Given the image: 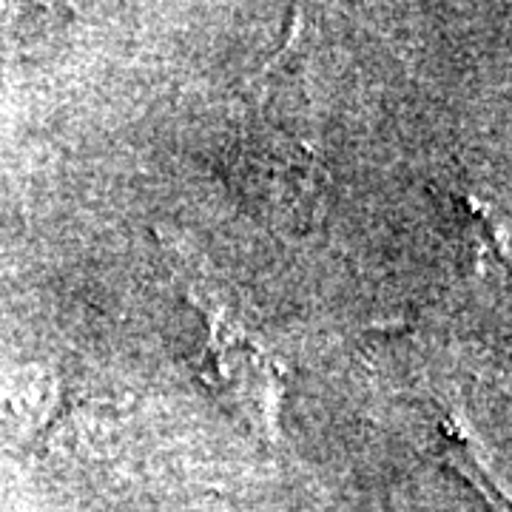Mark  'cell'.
<instances>
[{"instance_id": "obj_1", "label": "cell", "mask_w": 512, "mask_h": 512, "mask_svg": "<svg viewBox=\"0 0 512 512\" xmlns=\"http://www.w3.org/2000/svg\"><path fill=\"white\" fill-rule=\"evenodd\" d=\"M194 305L205 316V339L197 359L202 384L254 436L276 444L282 436V399L288 387L282 359L231 319L225 308L205 299H194Z\"/></svg>"}, {"instance_id": "obj_2", "label": "cell", "mask_w": 512, "mask_h": 512, "mask_svg": "<svg viewBox=\"0 0 512 512\" xmlns=\"http://www.w3.org/2000/svg\"><path fill=\"white\" fill-rule=\"evenodd\" d=\"M222 174L242 205L282 231H308L328 197L322 160L285 134H245L228 148Z\"/></svg>"}, {"instance_id": "obj_3", "label": "cell", "mask_w": 512, "mask_h": 512, "mask_svg": "<svg viewBox=\"0 0 512 512\" xmlns=\"http://www.w3.org/2000/svg\"><path fill=\"white\" fill-rule=\"evenodd\" d=\"M456 205L470 237L476 271L507 293L512 302V225L501 220L487 202L470 194H458Z\"/></svg>"}]
</instances>
